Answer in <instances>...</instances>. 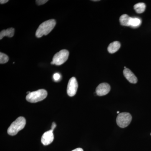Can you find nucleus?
Masks as SVG:
<instances>
[{"label":"nucleus","instance_id":"1","mask_svg":"<svg viewBox=\"0 0 151 151\" xmlns=\"http://www.w3.org/2000/svg\"><path fill=\"white\" fill-rule=\"evenodd\" d=\"M56 25V21L53 19L43 22L39 26L35 35L37 38L41 37L43 35H47L51 32Z\"/></svg>","mask_w":151,"mask_h":151},{"label":"nucleus","instance_id":"2","mask_svg":"<svg viewBox=\"0 0 151 151\" xmlns=\"http://www.w3.org/2000/svg\"><path fill=\"white\" fill-rule=\"evenodd\" d=\"M25 125L26 119L24 117H19L11 124L8 129V134L11 136H15L24 128Z\"/></svg>","mask_w":151,"mask_h":151},{"label":"nucleus","instance_id":"3","mask_svg":"<svg viewBox=\"0 0 151 151\" xmlns=\"http://www.w3.org/2000/svg\"><path fill=\"white\" fill-rule=\"evenodd\" d=\"M47 95V92L46 90L40 89L27 94L26 99L29 103H36L44 100Z\"/></svg>","mask_w":151,"mask_h":151},{"label":"nucleus","instance_id":"4","mask_svg":"<svg viewBox=\"0 0 151 151\" xmlns=\"http://www.w3.org/2000/svg\"><path fill=\"white\" fill-rule=\"evenodd\" d=\"M69 54V52L66 50H60L55 55L51 64L57 65H62L68 59Z\"/></svg>","mask_w":151,"mask_h":151},{"label":"nucleus","instance_id":"5","mask_svg":"<svg viewBox=\"0 0 151 151\" xmlns=\"http://www.w3.org/2000/svg\"><path fill=\"white\" fill-rule=\"evenodd\" d=\"M132 120V115L129 113L124 112L118 115L116 118V123L119 127L124 128L129 125Z\"/></svg>","mask_w":151,"mask_h":151},{"label":"nucleus","instance_id":"6","mask_svg":"<svg viewBox=\"0 0 151 151\" xmlns=\"http://www.w3.org/2000/svg\"><path fill=\"white\" fill-rule=\"evenodd\" d=\"M78 84L75 77H73L70 78L68 84L67 93L70 97H73L76 94L78 89Z\"/></svg>","mask_w":151,"mask_h":151},{"label":"nucleus","instance_id":"7","mask_svg":"<svg viewBox=\"0 0 151 151\" xmlns=\"http://www.w3.org/2000/svg\"><path fill=\"white\" fill-rule=\"evenodd\" d=\"M111 90V86L107 83L99 84L96 89V93L99 96H104L108 94Z\"/></svg>","mask_w":151,"mask_h":151},{"label":"nucleus","instance_id":"8","mask_svg":"<svg viewBox=\"0 0 151 151\" xmlns=\"http://www.w3.org/2000/svg\"><path fill=\"white\" fill-rule=\"evenodd\" d=\"M54 140L53 132L51 130L45 132L41 138V142L44 145L47 146L51 144Z\"/></svg>","mask_w":151,"mask_h":151},{"label":"nucleus","instance_id":"9","mask_svg":"<svg viewBox=\"0 0 151 151\" xmlns=\"http://www.w3.org/2000/svg\"><path fill=\"white\" fill-rule=\"evenodd\" d=\"M125 77L130 83L136 84L137 82V78L134 73L128 68H125L123 71Z\"/></svg>","mask_w":151,"mask_h":151},{"label":"nucleus","instance_id":"10","mask_svg":"<svg viewBox=\"0 0 151 151\" xmlns=\"http://www.w3.org/2000/svg\"><path fill=\"white\" fill-rule=\"evenodd\" d=\"M121 47V43L119 41H114L109 45L108 50L109 53H114L116 52Z\"/></svg>","mask_w":151,"mask_h":151},{"label":"nucleus","instance_id":"11","mask_svg":"<svg viewBox=\"0 0 151 151\" xmlns=\"http://www.w3.org/2000/svg\"><path fill=\"white\" fill-rule=\"evenodd\" d=\"M14 29L13 28H10L7 29L3 30L0 33V40H2L5 36L12 37H13L14 34Z\"/></svg>","mask_w":151,"mask_h":151},{"label":"nucleus","instance_id":"12","mask_svg":"<svg viewBox=\"0 0 151 151\" xmlns=\"http://www.w3.org/2000/svg\"><path fill=\"white\" fill-rule=\"evenodd\" d=\"M131 17L129 16L127 14H124L122 15L119 19L120 23L122 26H130V21Z\"/></svg>","mask_w":151,"mask_h":151},{"label":"nucleus","instance_id":"13","mask_svg":"<svg viewBox=\"0 0 151 151\" xmlns=\"http://www.w3.org/2000/svg\"><path fill=\"white\" fill-rule=\"evenodd\" d=\"M146 6L144 3H139L134 6V9L138 14L142 13L145 10Z\"/></svg>","mask_w":151,"mask_h":151},{"label":"nucleus","instance_id":"14","mask_svg":"<svg viewBox=\"0 0 151 151\" xmlns=\"http://www.w3.org/2000/svg\"><path fill=\"white\" fill-rule=\"evenodd\" d=\"M142 23L141 19L137 17H131L130 21V26L133 28H137Z\"/></svg>","mask_w":151,"mask_h":151},{"label":"nucleus","instance_id":"15","mask_svg":"<svg viewBox=\"0 0 151 151\" xmlns=\"http://www.w3.org/2000/svg\"><path fill=\"white\" fill-rule=\"evenodd\" d=\"M9 60V58L7 55L1 52L0 53V63L1 64L6 63Z\"/></svg>","mask_w":151,"mask_h":151},{"label":"nucleus","instance_id":"16","mask_svg":"<svg viewBox=\"0 0 151 151\" xmlns=\"http://www.w3.org/2000/svg\"><path fill=\"white\" fill-rule=\"evenodd\" d=\"M53 78L55 81H58L60 78V74L58 73H55L53 76Z\"/></svg>","mask_w":151,"mask_h":151},{"label":"nucleus","instance_id":"17","mask_svg":"<svg viewBox=\"0 0 151 151\" xmlns=\"http://www.w3.org/2000/svg\"><path fill=\"white\" fill-rule=\"evenodd\" d=\"M47 1H48L47 0H37L36 1V3L38 5H41L45 4Z\"/></svg>","mask_w":151,"mask_h":151},{"label":"nucleus","instance_id":"18","mask_svg":"<svg viewBox=\"0 0 151 151\" xmlns=\"http://www.w3.org/2000/svg\"><path fill=\"white\" fill-rule=\"evenodd\" d=\"M56 127V124H55V122H53V123H52V124L51 129L50 130H51V131H52V132H53L54 129H55Z\"/></svg>","mask_w":151,"mask_h":151},{"label":"nucleus","instance_id":"19","mask_svg":"<svg viewBox=\"0 0 151 151\" xmlns=\"http://www.w3.org/2000/svg\"><path fill=\"white\" fill-rule=\"evenodd\" d=\"M8 1V0H1L0 3H1V4H4L5 3H7Z\"/></svg>","mask_w":151,"mask_h":151},{"label":"nucleus","instance_id":"20","mask_svg":"<svg viewBox=\"0 0 151 151\" xmlns=\"http://www.w3.org/2000/svg\"><path fill=\"white\" fill-rule=\"evenodd\" d=\"M71 151H83V150L81 148H76L75 149V150H73Z\"/></svg>","mask_w":151,"mask_h":151},{"label":"nucleus","instance_id":"21","mask_svg":"<svg viewBox=\"0 0 151 151\" xmlns=\"http://www.w3.org/2000/svg\"><path fill=\"white\" fill-rule=\"evenodd\" d=\"M119 113H120V112H119V111H118V112H117V113H118V114H119Z\"/></svg>","mask_w":151,"mask_h":151},{"label":"nucleus","instance_id":"22","mask_svg":"<svg viewBox=\"0 0 151 151\" xmlns=\"http://www.w3.org/2000/svg\"></svg>","mask_w":151,"mask_h":151}]
</instances>
